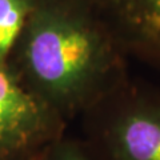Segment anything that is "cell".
<instances>
[{
    "label": "cell",
    "instance_id": "6da1fadb",
    "mask_svg": "<svg viewBox=\"0 0 160 160\" xmlns=\"http://www.w3.org/2000/svg\"><path fill=\"white\" fill-rule=\"evenodd\" d=\"M72 2L38 8L20 80L64 120L84 115L128 78V56L103 18Z\"/></svg>",
    "mask_w": 160,
    "mask_h": 160
},
{
    "label": "cell",
    "instance_id": "7a4b0ae2",
    "mask_svg": "<svg viewBox=\"0 0 160 160\" xmlns=\"http://www.w3.org/2000/svg\"><path fill=\"white\" fill-rule=\"evenodd\" d=\"M83 116L104 160H160V89L128 76Z\"/></svg>",
    "mask_w": 160,
    "mask_h": 160
},
{
    "label": "cell",
    "instance_id": "3957f363",
    "mask_svg": "<svg viewBox=\"0 0 160 160\" xmlns=\"http://www.w3.org/2000/svg\"><path fill=\"white\" fill-rule=\"evenodd\" d=\"M60 115L0 63V160L32 159L63 136Z\"/></svg>",
    "mask_w": 160,
    "mask_h": 160
},
{
    "label": "cell",
    "instance_id": "277c9868",
    "mask_svg": "<svg viewBox=\"0 0 160 160\" xmlns=\"http://www.w3.org/2000/svg\"><path fill=\"white\" fill-rule=\"evenodd\" d=\"M100 8L127 56L160 72V0H100Z\"/></svg>",
    "mask_w": 160,
    "mask_h": 160
},
{
    "label": "cell",
    "instance_id": "5b68a950",
    "mask_svg": "<svg viewBox=\"0 0 160 160\" xmlns=\"http://www.w3.org/2000/svg\"><path fill=\"white\" fill-rule=\"evenodd\" d=\"M27 0H0V63L6 64L9 51L24 28Z\"/></svg>",
    "mask_w": 160,
    "mask_h": 160
},
{
    "label": "cell",
    "instance_id": "8992f818",
    "mask_svg": "<svg viewBox=\"0 0 160 160\" xmlns=\"http://www.w3.org/2000/svg\"><path fill=\"white\" fill-rule=\"evenodd\" d=\"M38 160H104L87 140L66 139L64 135L47 146Z\"/></svg>",
    "mask_w": 160,
    "mask_h": 160
}]
</instances>
